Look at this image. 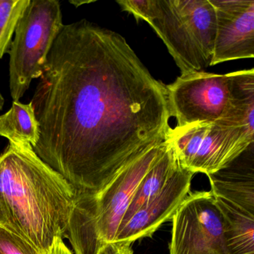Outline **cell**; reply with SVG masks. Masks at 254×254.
Listing matches in <instances>:
<instances>
[{"label": "cell", "mask_w": 254, "mask_h": 254, "mask_svg": "<svg viewBox=\"0 0 254 254\" xmlns=\"http://www.w3.org/2000/svg\"><path fill=\"white\" fill-rule=\"evenodd\" d=\"M40 78L33 150L76 195L101 191L167 138L166 86L117 32L84 19L64 25Z\"/></svg>", "instance_id": "cell-1"}, {"label": "cell", "mask_w": 254, "mask_h": 254, "mask_svg": "<svg viewBox=\"0 0 254 254\" xmlns=\"http://www.w3.org/2000/svg\"><path fill=\"white\" fill-rule=\"evenodd\" d=\"M76 191L29 145L10 142L0 155V226L50 254L66 236Z\"/></svg>", "instance_id": "cell-2"}, {"label": "cell", "mask_w": 254, "mask_h": 254, "mask_svg": "<svg viewBox=\"0 0 254 254\" xmlns=\"http://www.w3.org/2000/svg\"><path fill=\"white\" fill-rule=\"evenodd\" d=\"M117 3L154 29L181 75L203 72L211 66L216 14L209 0H122Z\"/></svg>", "instance_id": "cell-3"}, {"label": "cell", "mask_w": 254, "mask_h": 254, "mask_svg": "<svg viewBox=\"0 0 254 254\" xmlns=\"http://www.w3.org/2000/svg\"><path fill=\"white\" fill-rule=\"evenodd\" d=\"M166 146V139L148 150L101 191L76 195L65 236L74 254H98L105 245L115 242L136 189Z\"/></svg>", "instance_id": "cell-4"}, {"label": "cell", "mask_w": 254, "mask_h": 254, "mask_svg": "<svg viewBox=\"0 0 254 254\" xmlns=\"http://www.w3.org/2000/svg\"><path fill=\"white\" fill-rule=\"evenodd\" d=\"M171 117L177 126L215 123L254 133V112L241 97L231 72H196L181 75L166 86Z\"/></svg>", "instance_id": "cell-5"}, {"label": "cell", "mask_w": 254, "mask_h": 254, "mask_svg": "<svg viewBox=\"0 0 254 254\" xmlns=\"http://www.w3.org/2000/svg\"><path fill=\"white\" fill-rule=\"evenodd\" d=\"M64 26L59 1L30 0L10 47L9 85L13 100H20L32 81L41 78Z\"/></svg>", "instance_id": "cell-6"}, {"label": "cell", "mask_w": 254, "mask_h": 254, "mask_svg": "<svg viewBox=\"0 0 254 254\" xmlns=\"http://www.w3.org/2000/svg\"><path fill=\"white\" fill-rule=\"evenodd\" d=\"M166 139L183 168L208 176L230 166L254 145V133L215 123H194L169 129Z\"/></svg>", "instance_id": "cell-7"}, {"label": "cell", "mask_w": 254, "mask_h": 254, "mask_svg": "<svg viewBox=\"0 0 254 254\" xmlns=\"http://www.w3.org/2000/svg\"><path fill=\"white\" fill-rule=\"evenodd\" d=\"M170 254H230L210 191L189 193L172 219Z\"/></svg>", "instance_id": "cell-8"}, {"label": "cell", "mask_w": 254, "mask_h": 254, "mask_svg": "<svg viewBox=\"0 0 254 254\" xmlns=\"http://www.w3.org/2000/svg\"><path fill=\"white\" fill-rule=\"evenodd\" d=\"M216 14L211 66L254 57V0H209Z\"/></svg>", "instance_id": "cell-9"}, {"label": "cell", "mask_w": 254, "mask_h": 254, "mask_svg": "<svg viewBox=\"0 0 254 254\" xmlns=\"http://www.w3.org/2000/svg\"><path fill=\"white\" fill-rule=\"evenodd\" d=\"M194 175L179 163L163 190L120 226L114 242L132 245L139 239L151 237L163 224L172 219L190 192Z\"/></svg>", "instance_id": "cell-10"}, {"label": "cell", "mask_w": 254, "mask_h": 254, "mask_svg": "<svg viewBox=\"0 0 254 254\" xmlns=\"http://www.w3.org/2000/svg\"><path fill=\"white\" fill-rule=\"evenodd\" d=\"M207 177L214 197L254 214V169L236 170L227 166Z\"/></svg>", "instance_id": "cell-11"}, {"label": "cell", "mask_w": 254, "mask_h": 254, "mask_svg": "<svg viewBox=\"0 0 254 254\" xmlns=\"http://www.w3.org/2000/svg\"><path fill=\"white\" fill-rule=\"evenodd\" d=\"M213 197L222 218L230 254H254V214L219 197Z\"/></svg>", "instance_id": "cell-12"}, {"label": "cell", "mask_w": 254, "mask_h": 254, "mask_svg": "<svg viewBox=\"0 0 254 254\" xmlns=\"http://www.w3.org/2000/svg\"><path fill=\"white\" fill-rule=\"evenodd\" d=\"M166 141L167 146L166 150L141 181L120 226L128 221L139 208L148 203L163 190L169 178L175 173L179 166V162L172 145L167 139Z\"/></svg>", "instance_id": "cell-13"}, {"label": "cell", "mask_w": 254, "mask_h": 254, "mask_svg": "<svg viewBox=\"0 0 254 254\" xmlns=\"http://www.w3.org/2000/svg\"><path fill=\"white\" fill-rule=\"evenodd\" d=\"M0 136L17 145H36L40 125L31 102L25 105L14 101L9 111L0 116Z\"/></svg>", "instance_id": "cell-14"}, {"label": "cell", "mask_w": 254, "mask_h": 254, "mask_svg": "<svg viewBox=\"0 0 254 254\" xmlns=\"http://www.w3.org/2000/svg\"><path fill=\"white\" fill-rule=\"evenodd\" d=\"M30 0H0V59L12 43L19 20Z\"/></svg>", "instance_id": "cell-15"}, {"label": "cell", "mask_w": 254, "mask_h": 254, "mask_svg": "<svg viewBox=\"0 0 254 254\" xmlns=\"http://www.w3.org/2000/svg\"><path fill=\"white\" fill-rule=\"evenodd\" d=\"M0 254H44L18 235L0 226Z\"/></svg>", "instance_id": "cell-16"}, {"label": "cell", "mask_w": 254, "mask_h": 254, "mask_svg": "<svg viewBox=\"0 0 254 254\" xmlns=\"http://www.w3.org/2000/svg\"><path fill=\"white\" fill-rule=\"evenodd\" d=\"M98 254H133L131 244L127 242H114L105 245Z\"/></svg>", "instance_id": "cell-17"}, {"label": "cell", "mask_w": 254, "mask_h": 254, "mask_svg": "<svg viewBox=\"0 0 254 254\" xmlns=\"http://www.w3.org/2000/svg\"><path fill=\"white\" fill-rule=\"evenodd\" d=\"M50 254H72V251L67 248L64 242H63V239H58L56 242V245L53 247Z\"/></svg>", "instance_id": "cell-18"}, {"label": "cell", "mask_w": 254, "mask_h": 254, "mask_svg": "<svg viewBox=\"0 0 254 254\" xmlns=\"http://www.w3.org/2000/svg\"><path fill=\"white\" fill-rule=\"evenodd\" d=\"M69 2H70L71 4H72V5H75V7H78L81 6V5H83V4H87V3H90V2H91V1H69Z\"/></svg>", "instance_id": "cell-19"}, {"label": "cell", "mask_w": 254, "mask_h": 254, "mask_svg": "<svg viewBox=\"0 0 254 254\" xmlns=\"http://www.w3.org/2000/svg\"><path fill=\"white\" fill-rule=\"evenodd\" d=\"M4 103H5V99H4L3 96L0 93V111H2L3 108Z\"/></svg>", "instance_id": "cell-20"}, {"label": "cell", "mask_w": 254, "mask_h": 254, "mask_svg": "<svg viewBox=\"0 0 254 254\" xmlns=\"http://www.w3.org/2000/svg\"></svg>", "instance_id": "cell-21"}]
</instances>
